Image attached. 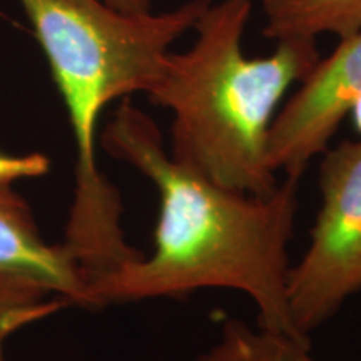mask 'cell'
I'll return each mask as SVG.
<instances>
[{"label":"cell","instance_id":"1","mask_svg":"<svg viewBox=\"0 0 361 361\" xmlns=\"http://www.w3.org/2000/svg\"><path fill=\"white\" fill-rule=\"evenodd\" d=\"M101 142L154 183L159 219L154 252L89 279L87 306L224 288L250 298L261 331L311 346L298 333L288 303L300 179L288 178L264 197L221 188L176 162L154 121L129 101L121 104Z\"/></svg>","mask_w":361,"mask_h":361},{"label":"cell","instance_id":"2","mask_svg":"<svg viewBox=\"0 0 361 361\" xmlns=\"http://www.w3.org/2000/svg\"><path fill=\"white\" fill-rule=\"evenodd\" d=\"M213 2L188 0L171 12L128 13L104 0H20L74 133L75 189L62 245L87 281L142 256L126 241L121 194L97 166L101 112L116 99L147 96L171 45Z\"/></svg>","mask_w":361,"mask_h":361},{"label":"cell","instance_id":"3","mask_svg":"<svg viewBox=\"0 0 361 361\" xmlns=\"http://www.w3.org/2000/svg\"><path fill=\"white\" fill-rule=\"evenodd\" d=\"M252 0H214L186 52H169L149 101L173 112L171 157L211 183L251 196L276 191L268 135L279 102L318 64L316 39H283L266 57L241 40Z\"/></svg>","mask_w":361,"mask_h":361},{"label":"cell","instance_id":"4","mask_svg":"<svg viewBox=\"0 0 361 361\" xmlns=\"http://www.w3.org/2000/svg\"><path fill=\"white\" fill-rule=\"evenodd\" d=\"M319 191L308 250L288 279L293 323L306 340L361 291V139L323 152Z\"/></svg>","mask_w":361,"mask_h":361},{"label":"cell","instance_id":"5","mask_svg":"<svg viewBox=\"0 0 361 361\" xmlns=\"http://www.w3.org/2000/svg\"><path fill=\"white\" fill-rule=\"evenodd\" d=\"M340 40L274 116L268 135V162L274 173L284 171L288 178L300 179L361 99V30Z\"/></svg>","mask_w":361,"mask_h":361},{"label":"cell","instance_id":"6","mask_svg":"<svg viewBox=\"0 0 361 361\" xmlns=\"http://www.w3.org/2000/svg\"><path fill=\"white\" fill-rule=\"evenodd\" d=\"M47 169L42 156L0 154V281L35 286L69 303L87 306V281L64 245L40 236L27 202L12 183Z\"/></svg>","mask_w":361,"mask_h":361},{"label":"cell","instance_id":"7","mask_svg":"<svg viewBox=\"0 0 361 361\" xmlns=\"http://www.w3.org/2000/svg\"><path fill=\"white\" fill-rule=\"evenodd\" d=\"M266 37L316 39L333 34L340 39L361 30V0H261Z\"/></svg>","mask_w":361,"mask_h":361},{"label":"cell","instance_id":"8","mask_svg":"<svg viewBox=\"0 0 361 361\" xmlns=\"http://www.w3.org/2000/svg\"><path fill=\"white\" fill-rule=\"evenodd\" d=\"M310 348L261 329L256 333L245 324L228 323L219 345L200 361H316Z\"/></svg>","mask_w":361,"mask_h":361},{"label":"cell","instance_id":"9","mask_svg":"<svg viewBox=\"0 0 361 361\" xmlns=\"http://www.w3.org/2000/svg\"><path fill=\"white\" fill-rule=\"evenodd\" d=\"M71 305L64 298L27 284L0 281V361H6V341L17 329Z\"/></svg>","mask_w":361,"mask_h":361},{"label":"cell","instance_id":"10","mask_svg":"<svg viewBox=\"0 0 361 361\" xmlns=\"http://www.w3.org/2000/svg\"><path fill=\"white\" fill-rule=\"evenodd\" d=\"M107 6L128 13L151 12V0H104Z\"/></svg>","mask_w":361,"mask_h":361},{"label":"cell","instance_id":"11","mask_svg":"<svg viewBox=\"0 0 361 361\" xmlns=\"http://www.w3.org/2000/svg\"><path fill=\"white\" fill-rule=\"evenodd\" d=\"M350 116H351V119H353L355 129L361 134V99L355 104V107H353V109H351Z\"/></svg>","mask_w":361,"mask_h":361}]
</instances>
